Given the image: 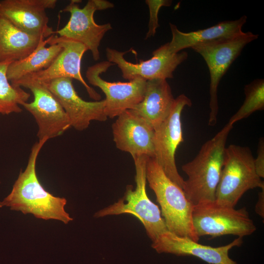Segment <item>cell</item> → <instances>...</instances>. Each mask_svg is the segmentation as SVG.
<instances>
[{
  "mask_svg": "<svg viewBox=\"0 0 264 264\" xmlns=\"http://www.w3.org/2000/svg\"><path fill=\"white\" fill-rule=\"evenodd\" d=\"M47 139L39 140L32 147L26 167L21 171L10 193L0 201V208L31 214L45 220H55L65 224L73 220L65 209V198L55 197L44 189L36 171L38 154Z\"/></svg>",
  "mask_w": 264,
  "mask_h": 264,
  "instance_id": "cell-1",
  "label": "cell"
},
{
  "mask_svg": "<svg viewBox=\"0 0 264 264\" xmlns=\"http://www.w3.org/2000/svg\"><path fill=\"white\" fill-rule=\"evenodd\" d=\"M233 125L227 124L212 138L202 145L191 161L182 166L187 178L183 190L194 206L214 201L223 165L225 145Z\"/></svg>",
  "mask_w": 264,
  "mask_h": 264,
  "instance_id": "cell-2",
  "label": "cell"
},
{
  "mask_svg": "<svg viewBox=\"0 0 264 264\" xmlns=\"http://www.w3.org/2000/svg\"><path fill=\"white\" fill-rule=\"evenodd\" d=\"M146 179L161 207V216L168 231L198 242L193 224L194 207L182 188L165 174L154 157H148Z\"/></svg>",
  "mask_w": 264,
  "mask_h": 264,
  "instance_id": "cell-3",
  "label": "cell"
},
{
  "mask_svg": "<svg viewBox=\"0 0 264 264\" xmlns=\"http://www.w3.org/2000/svg\"><path fill=\"white\" fill-rule=\"evenodd\" d=\"M148 157L144 155L133 157L135 168V189L132 186H127L122 198L97 212L94 217L125 214L134 216L142 223L153 242L168 230L158 206L150 200L146 193V163Z\"/></svg>",
  "mask_w": 264,
  "mask_h": 264,
  "instance_id": "cell-4",
  "label": "cell"
},
{
  "mask_svg": "<svg viewBox=\"0 0 264 264\" xmlns=\"http://www.w3.org/2000/svg\"><path fill=\"white\" fill-rule=\"evenodd\" d=\"M256 188L264 189V183L256 173L250 149L229 145L225 148L215 201L223 205L235 207L246 191Z\"/></svg>",
  "mask_w": 264,
  "mask_h": 264,
  "instance_id": "cell-5",
  "label": "cell"
},
{
  "mask_svg": "<svg viewBox=\"0 0 264 264\" xmlns=\"http://www.w3.org/2000/svg\"><path fill=\"white\" fill-rule=\"evenodd\" d=\"M192 220L199 238L209 236L213 238L227 235L243 238L251 235L256 230L245 207L235 209L215 201L194 205Z\"/></svg>",
  "mask_w": 264,
  "mask_h": 264,
  "instance_id": "cell-6",
  "label": "cell"
},
{
  "mask_svg": "<svg viewBox=\"0 0 264 264\" xmlns=\"http://www.w3.org/2000/svg\"><path fill=\"white\" fill-rule=\"evenodd\" d=\"M259 35L251 32H243L236 37L214 42L200 44L191 48L205 60L210 76V113L208 125L215 126L219 111L218 88L220 82L244 47L258 39Z\"/></svg>",
  "mask_w": 264,
  "mask_h": 264,
  "instance_id": "cell-7",
  "label": "cell"
},
{
  "mask_svg": "<svg viewBox=\"0 0 264 264\" xmlns=\"http://www.w3.org/2000/svg\"><path fill=\"white\" fill-rule=\"evenodd\" d=\"M81 0H71L61 12H69L70 18L61 29L55 31L59 36L71 39L82 43L91 52L93 59L100 58L99 46L105 34L112 29L110 23L97 24L94 19L96 11L112 8V3L106 0H89L83 8L78 2Z\"/></svg>",
  "mask_w": 264,
  "mask_h": 264,
  "instance_id": "cell-8",
  "label": "cell"
},
{
  "mask_svg": "<svg viewBox=\"0 0 264 264\" xmlns=\"http://www.w3.org/2000/svg\"><path fill=\"white\" fill-rule=\"evenodd\" d=\"M12 85L28 88L33 95L32 102L22 106L36 121L39 140H48L61 135L71 127L63 108L44 83L22 78Z\"/></svg>",
  "mask_w": 264,
  "mask_h": 264,
  "instance_id": "cell-9",
  "label": "cell"
},
{
  "mask_svg": "<svg viewBox=\"0 0 264 264\" xmlns=\"http://www.w3.org/2000/svg\"><path fill=\"white\" fill-rule=\"evenodd\" d=\"M192 101L185 94H181L175 102L168 117L154 130V158L166 175L181 188L184 180L178 172L175 161L176 149L184 140L181 115L185 106L190 107Z\"/></svg>",
  "mask_w": 264,
  "mask_h": 264,
  "instance_id": "cell-10",
  "label": "cell"
},
{
  "mask_svg": "<svg viewBox=\"0 0 264 264\" xmlns=\"http://www.w3.org/2000/svg\"><path fill=\"white\" fill-rule=\"evenodd\" d=\"M114 65L104 61L88 67L86 77L89 83L98 87L106 95L104 111L110 118L117 117L124 111L132 109L143 99L147 81L137 77L127 82H110L100 75Z\"/></svg>",
  "mask_w": 264,
  "mask_h": 264,
  "instance_id": "cell-11",
  "label": "cell"
},
{
  "mask_svg": "<svg viewBox=\"0 0 264 264\" xmlns=\"http://www.w3.org/2000/svg\"><path fill=\"white\" fill-rule=\"evenodd\" d=\"M126 52L109 47L106 49L108 61L116 65L122 72L123 78L129 81L137 77L146 81L172 78L176 68L188 58L186 51L172 52L168 43L154 50L150 59L140 60L139 63L127 61L124 57Z\"/></svg>",
  "mask_w": 264,
  "mask_h": 264,
  "instance_id": "cell-12",
  "label": "cell"
},
{
  "mask_svg": "<svg viewBox=\"0 0 264 264\" xmlns=\"http://www.w3.org/2000/svg\"><path fill=\"white\" fill-rule=\"evenodd\" d=\"M48 38L47 44H59L63 47L62 51L46 69L23 78L43 83L60 78L74 79L84 86L91 98L99 101L100 94L86 82L81 74L82 58L88 50L86 46L78 42L55 34Z\"/></svg>",
  "mask_w": 264,
  "mask_h": 264,
  "instance_id": "cell-13",
  "label": "cell"
},
{
  "mask_svg": "<svg viewBox=\"0 0 264 264\" xmlns=\"http://www.w3.org/2000/svg\"><path fill=\"white\" fill-rule=\"evenodd\" d=\"M59 102L70 122L71 126L83 131L91 121H105V100L86 101L79 96L69 78H60L44 83Z\"/></svg>",
  "mask_w": 264,
  "mask_h": 264,
  "instance_id": "cell-14",
  "label": "cell"
},
{
  "mask_svg": "<svg viewBox=\"0 0 264 264\" xmlns=\"http://www.w3.org/2000/svg\"><path fill=\"white\" fill-rule=\"evenodd\" d=\"M57 0H1L0 16L21 30L48 38L55 34L49 26L47 9H54Z\"/></svg>",
  "mask_w": 264,
  "mask_h": 264,
  "instance_id": "cell-15",
  "label": "cell"
},
{
  "mask_svg": "<svg viewBox=\"0 0 264 264\" xmlns=\"http://www.w3.org/2000/svg\"><path fill=\"white\" fill-rule=\"evenodd\" d=\"M113 141L120 150L132 157H154V129L144 119L128 110L117 116L112 125Z\"/></svg>",
  "mask_w": 264,
  "mask_h": 264,
  "instance_id": "cell-16",
  "label": "cell"
},
{
  "mask_svg": "<svg viewBox=\"0 0 264 264\" xmlns=\"http://www.w3.org/2000/svg\"><path fill=\"white\" fill-rule=\"evenodd\" d=\"M242 243V238L238 237L228 244L212 247L167 231L153 242L152 247L158 253L193 256L209 264H238L229 257V251Z\"/></svg>",
  "mask_w": 264,
  "mask_h": 264,
  "instance_id": "cell-17",
  "label": "cell"
},
{
  "mask_svg": "<svg viewBox=\"0 0 264 264\" xmlns=\"http://www.w3.org/2000/svg\"><path fill=\"white\" fill-rule=\"evenodd\" d=\"M246 20L247 17L242 16L236 20L221 22L205 29L187 33L179 30L176 25L170 23L172 38L168 43L169 49L172 52L176 53L198 44L236 37L243 32L242 27Z\"/></svg>",
  "mask_w": 264,
  "mask_h": 264,
  "instance_id": "cell-18",
  "label": "cell"
},
{
  "mask_svg": "<svg viewBox=\"0 0 264 264\" xmlns=\"http://www.w3.org/2000/svg\"><path fill=\"white\" fill-rule=\"evenodd\" d=\"M175 99L166 80H148L143 99L131 110L154 130L169 115Z\"/></svg>",
  "mask_w": 264,
  "mask_h": 264,
  "instance_id": "cell-19",
  "label": "cell"
},
{
  "mask_svg": "<svg viewBox=\"0 0 264 264\" xmlns=\"http://www.w3.org/2000/svg\"><path fill=\"white\" fill-rule=\"evenodd\" d=\"M43 38L21 30L0 16V62H12L26 58L37 48Z\"/></svg>",
  "mask_w": 264,
  "mask_h": 264,
  "instance_id": "cell-20",
  "label": "cell"
},
{
  "mask_svg": "<svg viewBox=\"0 0 264 264\" xmlns=\"http://www.w3.org/2000/svg\"><path fill=\"white\" fill-rule=\"evenodd\" d=\"M48 38L41 40L37 48L29 55L22 60L12 62L8 66L7 78L12 85L23 77L48 67L63 49L58 43L46 47Z\"/></svg>",
  "mask_w": 264,
  "mask_h": 264,
  "instance_id": "cell-21",
  "label": "cell"
},
{
  "mask_svg": "<svg viewBox=\"0 0 264 264\" xmlns=\"http://www.w3.org/2000/svg\"><path fill=\"white\" fill-rule=\"evenodd\" d=\"M12 62H0V114L20 113V106L27 102L30 94L21 87L13 86L7 75V69Z\"/></svg>",
  "mask_w": 264,
  "mask_h": 264,
  "instance_id": "cell-22",
  "label": "cell"
},
{
  "mask_svg": "<svg viewBox=\"0 0 264 264\" xmlns=\"http://www.w3.org/2000/svg\"><path fill=\"white\" fill-rule=\"evenodd\" d=\"M245 99L239 110L230 118L228 124L231 125L245 118L257 110L264 109V81L257 79L245 86Z\"/></svg>",
  "mask_w": 264,
  "mask_h": 264,
  "instance_id": "cell-23",
  "label": "cell"
},
{
  "mask_svg": "<svg viewBox=\"0 0 264 264\" xmlns=\"http://www.w3.org/2000/svg\"><path fill=\"white\" fill-rule=\"evenodd\" d=\"M146 3L149 7L150 19L148 24L149 30L147 33L146 39L154 36L158 24V14L162 6H170L172 1L170 0H146Z\"/></svg>",
  "mask_w": 264,
  "mask_h": 264,
  "instance_id": "cell-24",
  "label": "cell"
},
{
  "mask_svg": "<svg viewBox=\"0 0 264 264\" xmlns=\"http://www.w3.org/2000/svg\"><path fill=\"white\" fill-rule=\"evenodd\" d=\"M254 165L258 176L264 177V140L263 137L259 139L257 157L254 159Z\"/></svg>",
  "mask_w": 264,
  "mask_h": 264,
  "instance_id": "cell-25",
  "label": "cell"
},
{
  "mask_svg": "<svg viewBox=\"0 0 264 264\" xmlns=\"http://www.w3.org/2000/svg\"><path fill=\"white\" fill-rule=\"evenodd\" d=\"M256 213L261 217L264 218V189L258 194V199L255 208Z\"/></svg>",
  "mask_w": 264,
  "mask_h": 264,
  "instance_id": "cell-26",
  "label": "cell"
}]
</instances>
